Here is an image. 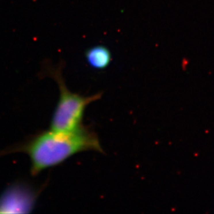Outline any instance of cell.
I'll list each match as a JSON object with an SVG mask.
<instances>
[{
	"label": "cell",
	"instance_id": "obj_4",
	"mask_svg": "<svg viewBox=\"0 0 214 214\" xmlns=\"http://www.w3.org/2000/svg\"><path fill=\"white\" fill-rule=\"evenodd\" d=\"M85 56L88 65L96 70L106 69L112 61L110 50L102 45L89 48L86 51Z\"/></svg>",
	"mask_w": 214,
	"mask_h": 214
},
{
	"label": "cell",
	"instance_id": "obj_3",
	"mask_svg": "<svg viewBox=\"0 0 214 214\" xmlns=\"http://www.w3.org/2000/svg\"><path fill=\"white\" fill-rule=\"evenodd\" d=\"M37 194L23 184L9 187L0 196V213H23L33 208Z\"/></svg>",
	"mask_w": 214,
	"mask_h": 214
},
{
	"label": "cell",
	"instance_id": "obj_2",
	"mask_svg": "<svg viewBox=\"0 0 214 214\" xmlns=\"http://www.w3.org/2000/svg\"><path fill=\"white\" fill-rule=\"evenodd\" d=\"M64 66L63 61H60L58 64L54 65L48 60L44 61L39 76L52 78L57 83L59 88L58 101L53 113L50 129L70 132L83 126V119L86 108L92 103L100 100L102 93L83 96L71 92L66 86L62 76V70Z\"/></svg>",
	"mask_w": 214,
	"mask_h": 214
},
{
	"label": "cell",
	"instance_id": "obj_1",
	"mask_svg": "<svg viewBox=\"0 0 214 214\" xmlns=\"http://www.w3.org/2000/svg\"><path fill=\"white\" fill-rule=\"evenodd\" d=\"M87 151L104 153L95 131L83 126L70 132L52 129L43 131L2 153L15 152L27 154L30 160V172L33 175H37L45 169L62 164L76 154Z\"/></svg>",
	"mask_w": 214,
	"mask_h": 214
}]
</instances>
